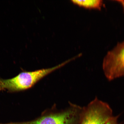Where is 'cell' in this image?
Listing matches in <instances>:
<instances>
[{"instance_id":"cell-1","label":"cell","mask_w":124,"mask_h":124,"mask_svg":"<svg viewBox=\"0 0 124 124\" xmlns=\"http://www.w3.org/2000/svg\"><path fill=\"white\" fill-rule=\"evenodd\" d=\"M66 64V62H64L48 69L22 72L11 79L0 78V91L7 90L14 92L28 89L43 77Z\"/></svg>"},{"instance_id":"cell-2","label":"cell","mask_w":124,"mask_h":124,"mask_svg":"<svg viewBox=\"0 0 124 124\" xmlns=\"http://www.w3.org/2000/svg\"><path fill=\"white\" fill-rule=\"evenodd\" d=\"M108 104L96 98L83 108L78 124H105L113 117Z\"/></svg>"},{"instance_id":"cell-3","label":"cell","mask_w":124,"mask_h":124,"mask_svg":"<svg viewBox=\"0 0 124 124\" xmlns=\"http://www.w3.org/2000/svg\"><path fill=\"white\" fill-rule=\"evenodd\" d=\"M103 68L108 80L124 76V41L108 53L104 59Z\"/></svg>"},{"instance_id":"cell-4","label":"cell","mask_w":124,"mask_h":124,"mask_svg":"<svg viewBox=\"0 0 124 124\" xmlns=\"http://www.w3.org/2000/svg\"><path fill=\"white\" fill-rule=\"evenodd\" d=\"M79 109L73 108L61 112L49 113L30 121L0 124H77L81 112Z\"/></svg>"},{"instance_id":"cell-5","label":"cell","mask_w":124,"mask_h":124,"mask_svg":"<svg viewBox=\"0 0 124 124\" xmlns=\"http://www.w3.org/2000/svg\"><path fill=\"white\" fill-rule=\"evenodd\" d=\"M74 4L86 8L100 9L102 5L101 0H72Z\"/></svg>"},{"instance_id":"cell-6","label":"cell","mask_w":124,"mask_h":124,"mask_svg":"<svg viewBox=\"0 0 124 124\" xmlns=\"http://www.w3.org/2000/svg\"><path fill=\"white\" fill-rule=\"evenodd\" d=\"M118 117L119 116H115V117L113 116L105 124H124V123L120 124L118 123L117 120Z\"/></svg>"},{"instance_id":"cell-7","label":"cell","mask_w":124,"mask_h":124,"mask_svg":"<svg viewBox=\"0 0 124 124\" xmlns=\"http://www.w3.org/2000/svg\"><path fill=\"white\" fill-rule=\"evenodd\" d=\"M120 3L122 5V6H123V7L124 10V0H122V1H120Z\"/></svg>"}]
</instances>
